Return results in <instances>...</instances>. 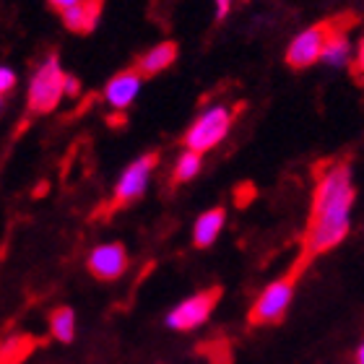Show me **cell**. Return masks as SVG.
Wrapping results in <instances>:
<instances>
[{"instance_id":"19","label":"cell","mask_w":364,"mask_h":364,"mask_svg":"<svg viewBox=\"0 0 364 364\" xmlns=\"http://www.w3.org/2000/svg\"><path fill=\"white\" fill-rule=\"evenodd\" d=\"M354 68L359 70V73H364V37L359 39V45H357V53H354Z\"/></svg>"},{"instance_id":"16","label":"cell","mask_w":364,"mask_h":364,"mask_svg":"<svg viewBox=\"0 0 364 364\" xmlns=\"http://www.w3.org/2000/svg\"><path fill=\"white\" fill-rule=\"evenodd\" d=\"M14 86H16V73L11 68L0 65V97H6L8 91H14Z\"/></svg>"},{"instance_id":"23","label":"cell","mask_w":364,"mask_h":364,"mask_svg":"<svg viewBox=\"0 0 364 364\" xmlns=\"http://www.w3.org/2000/svg\"><path fill=\"white\" fill-rule=\"evenodd\" d=\"M3 107H6V99L0 97V112H3Z\"/></svg>"},{"instance_id":"8","label":"cell","mask_w":364,"mask_h":364,"mask_svg":"<svg viewBox=\"0 0 364 364\" xmlns=\"http://www.w3.org/2000/svg\"><path fill=\"white\" fill-rule=\"evenodd\" d=\"M91 276L99 281H117L122 273L128 271V252L120 242L99 245L94 247L86 260Z\"/></svg>"},{"instance_id":"2","label":"cell","mask_w":364,"mask_h":364,"mask_svg":"<svg viewBox=\"0 0 364 364\" xmlns=\"http://www.w3.org/2000/svg\"><path fill=\"white\" fill-rule=\"evenodd\" d=\"M232 122H235V112L227 105H211L208 109H203V112L198 114L196 122L185 130L182 144H185L188 151H196L203 156L205 151L216 149L229 136Z\"/></svg>"},{"instance_id":"7","label":"cell","mask_w":364,"mask_h":364,"mask_svg":"<svg viewBox=\"0 0 364 364\" xmlns=\"http://www.w3.org/2000/svg\"><path fill=\"white\" fill-rule=\"evenodd\" d=\"M331 26L326 23H315V26H307L296 34L287 47V63L291 68H310L315 63H320V53H323V45H326L328 34H331Z\"/></svg>"},{"instance_id":"17","label":"cell","mask_w":364,"mask_h":364,"mask_svg":"<svg viewBox=\"0 0 364 364\" xmlns=\"http://www.w3.org/2000/svg\"><path fill=\"white\" fill-rule=\"evenodd\" d=\"M63 94H68L70 99L78 97V94H81V81H78L76 76H68V73H65V84H63Z\"/></svg>"},{"instance_id":"1","label":"cell","mask_w":364,"mask_h":364,"mask_svg":"<svg viewBox=\"0 0 364 364\" xmlns=\"http://www.w3.org/2000/svg\"><path fill=\"white\" fill-rule=\"evenodd\" d=\"M351 205H354V182L349 164H331L320 175L312 200V221L307 229L304 247L310 255H320L338 247L351 229Z\"/></svg>"},{"instance_id":"11","label":"cell","mask_w":364,"mask_h":364,"mask_svg":"<svg viewBox=\"0 0 364 364\" xmlns=\"http://www.w3.org/2000/svg\"><path fill=\"white\" fill-rule=\"evenodd\" d=\"M177 45L175 42H159L156 47H151L149 53H144L138 58V63L133 65L141 78H151V76H159L161 70H167L172 63L177 60Z\"/></svg>"},{"instance_id":"14","label":"cell","mask_w":364,"mask_h":364,"mask_svg":"<svg viewBox=\"0 0 364 364\" xmlns=\"http://www.w3.org/2000/svg\"><path fill=\"white\" fill-rule=\"evenodd\" d=\"M50 333L60 343H70L76 338V312L70 307H58L50 315Z\"/></svg>"},{"instance_id":"15","label":"cell","mask_w":364,"mask_h":364,"mask_svg":"<svg viewBox=\"0 0 364 364\" xmlns=\"http://www.w3.org/2000/svg\"><path fill=\"white\" fill-rule=\"evenodd\" d=\"M200 167H203V156L185 149L175 164V172H172V185H182V182L193 180L200 172Z\"/></svg>"},{"instance_id":"10","label":"cell","mask_w":364,"mask_h":364,"mask_svg":"<svg viewBox=\"0 0 364 364\" xmlns=\"http://www.w3.org/2000/svg\"><path fill=\"white\" fill-rule=\"evenodd\" d=\"M102 6H105V0H78L76 6L63 11L65 29H70L73 34H89V31H94L99 16H102Z\"/></svg>"},{"instance_id":"13","label":"cell","mask_w":364,"mask_h":364,"mask_svg":"<svg viewBox=\"0 0 364 364\" xmlns=\"http://www.w3.org/2000/svg\"><path fill=\"white\" fill-rule=\"evenodd\" d=\"M351 58H354V50H351L349 37L341 31H331L320 53V63H326L328 68H346Z\"/></svg>"},{"instance_id":"6","label":"cell","mask_w":364,"mask_h":364,"mask_svg":"<svg viewBox=\"0 0 364 364\" xmlns=\"http://www.w3.org/2000/svg\"><path fill=\"white\" fill-rule=\"evenodd\" d=\"M219 289H205V291H198V294L182 299L177 307H172L167 315V328L172 331H196L211 318L213 307L219 302Z\"/></svg>"},{"instance_id":"5","label":"cell","mask_w":364,"mask_h":364,"mask_svg":"<svg viewBox=\"0 0 364 364\" xmlns=\"http://www.w3.org/2000/svg\"><path fill=\"white\" fill-rule=\"evenodd\" d=\"M156 164H159V154L151 151V154L138 156V159L122 172L120 180H117V188H114V196H112V211L114 208H125V205L136 203L138 198L144 196Z\"/></svg>"},{"instance_id":"20","label":"cell","mask_w":364,"mask_h":364,"mask_svg":"<svg viewBox=\"0 0 364 364\" xmlns=\"http://www.w3.org/2000/svg\"><path fill=\"white\" fill-rule=\"evenodd\" d=\"M216 3V18H227L229 11H232V0H213Z\"/></svg>"},{"instance_id":"18","label":"cell","mask_w":364,"mask_h":364,"mask_svg":"<svg viewBox=\"0 0 364 364\" xmlns=\"http://www.w3.org/2000/svg\"><path fill=\"white\" fill-rule=\"evenodd\" d=\"M78 0H47V6L53 8L55 14H63V11H68L70 6H76Z\"/></svg>"},{"instance_id":"3","label":"cell","mask_w":364,"mask_h":364,"mask_svg":"<svg viewBox=\"0 0 364 364\" xmlns=\"http://www.w3.org/2000/svg\"><path fill=\"white\" fill-rule=\"evenodd\" d=\"M63 84H65V73H63L60 63L55 55H50L42 65L37 68L34 78L29 84V97H26V107L31 114H47L53 112L58 102L63 99Z\"/></svg>"},{"instance_id":"22","label":"cell","mask_w":364,"mask_h":364,"mask_svg":"<svg viewBox=\"0 0 364 364\" xmlns=\"http://www.w3.org/2000/svg\"><path fill=\"white\" fill-rule=\"evenodd\" d=\"M354 364H364V341L359 343V349H357V357H354Z\"/></svg>"},{"instance_id":"12","label":"cell","mask_w":364,"mask_h":364,"mask_svg":"<svg viewBox=\"0 0 364 364\" xmlns=\"http://www.w3.org/2000/svg\"><path fill=\"white\" fill-rule=\"evenodd\" d=\"M224 221H227V211L224 208H208V211H203L196 219V227H193V245L200 247V250L211 247L219 240Z\"/></svg>"},{"instance_id":"9","label":"cell","mask_w":364,"mask_h":364,"mask_svg":"<svg viewBox=\"0 0 364 364\" xmlns=\"http://www.w3.org/2000/svg\"><path fill=\"white\" fill-rule=\"evenodd\" d=\"M141 81H144V78L138 76L133 68L120 70V73L105 86V99L109 102V107H114L117 112L128 109V107L133 105V99L138 97V91H141Z\"/></svg>"},{"instance_id":"21","label":"cell","mask_w":364,"mask_h":364,"mask_svg":"<svg viewBox=\"0 0 364 364\" xmlns=\"http://www.w3.org/2000/svg\"><path fill=\"white\" fill-rule=\"evenodd\" d=\"M109 125H112V128H122V125H125V112H117V114H112V117H109Z\"/></svg>"},{"instance_id":"4","label":"cell","mask_w":364,"mask_h":364,"mask_svg":"<svg viewBox=\"0 0 364 364\" xmlns=\"http://www.w3.org/2000/svg\"><path fill=\"white\" fill-rule=\"evenodd\" d=\"M291 299H294V279L271 281L258 294L255 304H252L250 323L252 326H273V323H281L284 315L289 312V307H291Z\"/></svg>"}]
</instances>
